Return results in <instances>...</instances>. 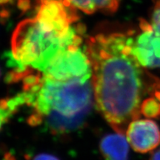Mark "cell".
<instances>
[{
	"label": "cell",
	"mask_w": 160,
	"mask_h": 160,
	"mask_svg": "<svg viewBox=\"0 0 160 160\" xmlns=\"http://www.w3.org/2000/svg\"><path fill=\"white\" fill-rule=\"evenodd\" d=\"M85 48L98 111L115 132L125 134L129 124L141 115L146 93L160 100V81L150 77L132 55L128 33L89 37Z\"/></svg>",
	"instance_id": "obj_1"
},
{
	"label": "cell",
	"mask_w": 160,
	"mask_h": 160,
	"mask_svg": "<svg viewBox=\"0 0 160 160\" xmlns=\"http://www.w3.org/2000/svg\"><path fill=\"white\" fill-rule=\"evenodd\" d=\"M10 80L22 82L25 104L33 111L31 125L44 123L53 133L65 134L80 128L91 113L94 99L91 79L57 81L27 68L12 71Z\"/></svg>",
	"instance_id": "obj_2"
},
{
	"label": "cell",
	"mask_w": 160,
	"mask_h": 160,
	"mask_svg": "<svg viewBox=\"0 0 160 160\" xmlns=\"http://www.w3.org/2000/svg\"><path fill=\"white\" fill-rule=\"evenodd\" d=\"M76 9L61 0H40L33 18L20 22L13 32L8 61L17 71L42 73L59 52L82 44L83 28L75 26Z\"/></svg>",
	"instance_id": "obj_3"
},
{
	"label": "cell",
	"mask_w": 160,
	"mask_h": 160,
	"mask_svg": "<svg viewBox=\"0 0 160 160\" xmlns=\"http://www.w3.org/2000/svg\"><path fill=\"white\" fill-rule=\"evenodd\" d=\"M41 73L45 77L57 81L91 79V62L82 44H75L59 52Z\"/></svg>",
	"instance_id": "obj_4"
},
{
	"label": "cell",
	"mask_w": 160,
	"mask_h": 160,
	"mask_svg": "<svg viewBox=\"0 0 160 160\" xmlns=\"http://www.w3.org/2000/svg\"><path fill=\"white\" fill-rule=\"evenodd\" d=\"M132 55L144 69H160V36L151 23L141 19L139 30L128 32Z\"/></svg>",
	"instance_id": "obj_5"
},
{
	"label": "cell",
	"mask_w": 160,
	"mask_h": 160,
	"mask_svg": "<svg viewBox=\"0 0 160 160\" xmlns=\"http://www.w3.org/2000/svg\"><path fill=\"white\" fill-rule=\"evenodd\" d=\"M129 145L136 152L146 153L157 148L160 144V129L150 119H135L125 132Z\"/></svg>",
	"instance_id": "obj_6"
},
{
	"label": "cell",
	"mask_w": 160,
	"mask_h": 160,
	"mask_svg": "<svg viewBox=\"0 0 160 160\" xmlns=\"http://www.w3.org/2000/svg\"><path fill=\"white\" fill-rule=\"evenodd\" d=\"M124 135L116 132L102 139L100 149L106 160L128 159L129 143Z\"/></svg>",
	"instance_id": "obj_7"
},
{
	"label": "cell",
	"mask_w": 160,
	"mask_h": 160,
	"mask_svg": "<svg viewBox=\"0 0 160 160\" xmlns=\"http://www.w3.org/2000/svg\"><path fill=\"white\" fill-rule=\"evenodd\" d=\"M65 5L71 6L76 10L85 12L86 13L96 12L113 13L117 11L120 0H61Z\"/></svg>",
	"instance_id": "obj_8"
},
{
	"label": "cell",
	"mask_w": 160,
	"mask_h": 160,
	"mask_svg": "<svg viewBox=\"0 0 160 160\" xmlns=\"http://www.w3.org/2000/svg\"><path fill=\"white\" fill-rule=\"evenodd\" d=\"M22 97L19 93L15 97L0 100V130L12 116L24 106Z\"/></svg>",
	"instance_id": "obj_9"
},
{
	"label": "cell",
	"mask_w": 160,
	"mask_h": 160,
	"mask_svg": "<svg viewBox=\"0 0 160 160\" xmlns=\"http://www.w3.org/2000/svg\"><path fill=\"white\" fill-rule=\"evenodd\" d=\"M141 114L150 119L160 117V100L156 97L144 99L140 108Z\"/></svg>",
	"instance_id": "obj_10"
},
{
	"label": "cell",
	"mask_w": 160,
	"mask_h": 160,
	"mask_svg": "<svg viewBox=\"0 0 160 160\" xmlns=\"http://www.w3.org/2000/svg\"><path fill=\"white\" fill-rule=\"evenodd\" d=\"M151 23L156 32L160 36V0H152Z\"/></svg>",
	"instance_id": "obj_11"
},
{
	"label": "cell",
	"mask_w": 160,
	"mask_h": 160,
	"mask_svg": "<svg viewBox=\"0 0 160 160\" xmlns=\"http://www.w3.org/2000/svg\"><path fill=\"white\" fill-rule=\"evenodd\" d=\"M33 160H59L54 156L51 154H39L33 158Z\"/></svg>",
	"instance_id": "obj_12"
},
{
	"label": "cell",
	"mask_w": 160,
	"mask_h": 160,
	"mask_svg": "<svg viewBox=\"0 0 160 160\" xmlns=\"http://www.w3.org/2000/svg\"><path fill=\"white\" fill-rule=\"evenodd\" d=\"M150 160H160V148L152 153Z\"/></svg>",
	"instance_id": "obj_13"
},
{
	"label": "cell",
	"mask_w": 160,
	"mask_h": 160,
	"mask_svg": "<svg viewBox=\"0 0 160 160\" xmlns=\"http://www.w3.org/2000/svg\"><path fill=\"white\" fill-rule=\"evenodd\" d=\"M12 2H13V0H0V5H2V4Z\"/></svg>",
	"instance_id": "obj_14"
},
{
	"label": "cell",
	"mask_w": 160,
	"mask_h": 160,
	"mask_svg": "<svg viewBox=\"0 0 160 160\" xmlns=\"http://www.w3.org/2000/svg\"><path fill=\"white\" fill-rule=\"evenodd\" d=\"M0 75H1V72H0Z\"/></svg>",
	"instance_id": "obj_15"
}]
</instances>
